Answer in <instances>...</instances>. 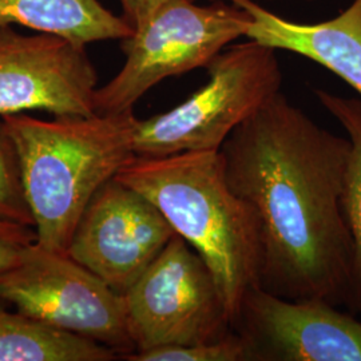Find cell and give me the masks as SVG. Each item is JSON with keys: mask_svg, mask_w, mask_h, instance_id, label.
Instances as JSON below:
<instances>
[{"mask_svg": "<svg viewBox=\"0 0 361 361\" xmlns=\"http://www.w3.org/2000/svg\"><path fill=\"white\" fill-rule=\"evenodd\" d=\"M219 152L229 185L257 219L261 288L289 300L348 305V138L319 126L280 91Z\"/></svg>", "mask_w": 361, "mask_h": 361, "instance_id": "cell-1", "label": "cell"}, {"mask_svg": "<svg viewBox=\"0 0 361 361\" xmlns=\"http://www.w3.org/2000/svg\"><path fill=\"white\" fill-rule=\"evenodd\" d=\"M116 178L149 198L207 262L235 329L246 296L261 288V237L252 207L234 193L221 152L135 155Z\"/></svg>", "mask_w": 361, "mask_h": 361, "instance_id": "cell-2", "label": "cell"}, {"mask_svg": "<svg viewBox=\"0 0 361 361\" xmlns=\"http://www.w3.org/2000/svg\"><path fill=\"white\" fill-rule=\"evenodd\" d=\"M19 159L35 244L67 253L78 222L97 192L135 157L137 116L122 114L1 116Z\"/></svg>", "mask_w": 361, "mask_h": 361, "instance_id": "cell-3", "label": "cell"}, {"mask_svg": "<svg viewBox=\"0 0 361 361\" xmlns=\"http://www.w3.org/2000/svg\"><path fill=\"white\" fill-rule=\"evenodd\" d=\"M277 50L247 39L228 46L207 66V82L182 104L134 126L135 155L166 157L217 152L241 126L281 91Z\"/></svg>", "mask_w": 361, "mask_h": 361, "instance_id": "cell-4", "label": "cell"}, {"mask_svg": "<svg viewBox=\"0 0 361 361\" xmlns=\"http://www.w3.org/2000/svg\"><path fill=\"white\" fill-rule=\"evenodd\" d=\"M250 15L226 0L198 6L168 0L129 38L121 40L125 63L95 94L97 114L131 111L159 82L205 67L237 39L246 37Z\"/></svg>", "mask_w": 361, "mask_h": 361, "instance_id": "cell-5", "label": "cell"}, {"mask_svg": "<svg viewBox=\"0 0 361 361\" xmlns=\"http://www.w3.org/2000/svg\"><path fill=\"white\" fill-rule=\"evenodd\" d=\"M122 296L135 352L209 343L234 331L213 273L177 233Z\"/></svg>", "mask_w": 361, "mask_h": 361, "instance_id": "cell-6", "label": "cell"}, {"mask_svg": "<svg viewBox=\"0 0 361 361\" xmlns=\"http://www.w3.org/2000/svg\"><path fill=\"white\" fill-rule=\"evenodd\" d=\"M0 300L18 312L95 340L122 359L135 352L123 296L67 253L35 243L22 258L0 271Z\"/></svg>", "mask_w": 361, "mask_h": 361, "instance_id": "cell-7", "label": "cell"}, {"mask_svg": "<svg viewBox=\"0 0 361 361\" xmlns=\"http://www.w3.org/2000/svg\"><path fill=\"white\" fill-rule=\"evenodd\" d=\"M174 234L149 198L114 177L92 197L67 255L123 295Z\"/></svg>", "mask_w": 361, "mask_h": 361, "instance_id": "cell-8", "label": "cell"}, {"mask_svg": "<svg viewBox=\"0 0 361 361\" xmlns=\"http://www.w3.org/2000/svg\"><path fill=\"white\" fill-rule=\"evenodd\" d=\"M97 90L98 75L86 46L0 27V118L26 111L92 116Z\"/></svg>", "mask_w": 361, "mask_h": 361, "instance_id": "cell-9", "label": "cell"}, {"mask_svg": "<svg viewBox=\"0 0 361 361\" xmlns=\"http://www.w3.org/2000/svg\"><path fill=\"white\" fill-rule=\"evenodd\" d=\"M235 331L253 361H361V320L324 300H289L256 288Z\"/></svg>", "mask_w": 361, "mask_h": 361, "instance_id": "cell-10", "label": "cell"}, {"mask_svg": "<svg viewBox=\"0 0 361 361\" xmlns=\"http://www.w3.org/2000/svg\"><path fill=\"white\" fill-rule=\"evenodd\" d=\"M226 1L250 15L246 38L308 58L347 82L361 98V0L319 23L288 20L255 0Z\"/></svg>", "mask_w": 361, "mask_h": 361, "instance_id": "cell-11", "label": "cell"}, {"mask_svg": "<svg viewBox=\"0 0 361 361\" xmlns=\"http://www.w3.org/2000/svg\"><path fill=\"white\" fill-rule=\"evenodd\" d=\"M27 27L80 46L123 40L134 28L99 0H0V27Z\"/></svg>", "mask_w": 361, "mask_h": 361, "instance_id": "cell-12", "label": "cell"}, {"mask_svg": "<svg viewBox=\"0 0 361 361\" xmlns=\"http://www.w3.org/2000/svg\"><path fill=\"white\" fill-rule=\"evenodd\" d=\"M119 356L104 344L0 310V361H111Z\"/></svg>", "mask_w": 361, "mask_h": 361, "instance_id": "cell-13", "label": "cell"}, {"mask_svg": "<svg viewBox=\"0 0 361 361\" xmlns=\"http://www.w3.org/2000/svg\"><path fill=\"white\" fill-rule=\"evenodd\" d=\"M324 109L347 133L350 142L343 209L352 241V279L349 310L361 316V98H347L316 90Z\"/></svg>", "mask_w": 361, "mask_h": 361, "instance_id": "cell-14", "label": "cell"}, {"mask_svg": "<svg viewBox=\"0 0 361 361\" xmlns=\"http://www.w3.org/2000/svg\"><path fill=\"white\" fill-rule=\"evenodd\" d=\"M129 361H253L252 349L235 329L222 338L193 345H174L134 352Z\"/></svg>", "mask_w": 361, "mask_h": 361, "instance_id": "cell-15", "label": "cell"}, {"mask_svg": "<svg viewBox=\"0 0 361 361\" xmlns=\"http://www.w3.org/2000/svg\"><path fill=\"white\" fill-rule=\"evenodd\" d=\"M0 221L34 229V219L27 204L19 159L1 118H0Z\"/></svg>", "mask_w": 361, "mask_h": 361, "instance_id": "cell-16", "label": "cell"}, {"mask_svg": "<svg viewBox=\"0 0 361 361\" xmlns=\"http://www.w3.org/2000/svg\"><path fill=\"white\" fill-rule=\"evenodd\" d=\"M123 18L135 28L154 13L155 10L168 0H119Z\"/></svg>", "mask_w": 361, "mask_h": 361, "instance_id": "cell-17", "label": "cell"}, {"mask_svg": "<svg viewBox=\"0 0 361 361\" xmlns=\"http://www.w3.org/2000/svg\"><path fill=\"white\" fill-rule=\"evenodd\" d=\"M0 238L13 241L20 245H30L35 243L37 234L32 228L0 221Z\"/></svg>", "mask_w": 361, "mask_h": 361, "instance_id": "cell-18", "label": "cell"}, {"mask_svg": "<svg viewBox=\"0 0 361 361\" xmlns=\"http://www.w3.org/2000/svg\"><path fill=\"white\" fill-rule=\"evenodd\" d=\"M25 246L0 238V271L11 268L22 258Z\"/></svg>", "mask_w": 361, "mask_h": 361, "instance_id": "cell-19", "label": "cell"}, {"mask_svg": "<svg viewBox=\"0 0 361 361\" xmlns=\"http://www.w3.org/2000/svg\"><path fill=\"white\" fill-rule=\"evenodd\" d=\"M304 1H313V0H304Z\"/></svg>", "mask_w": 361, "mask_h": 361, "instance_id": "cell-20", "label": "cell"}]
</instances>
